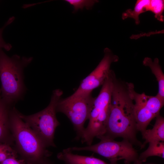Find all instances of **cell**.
Here are the masks:
<instances>
[{
  "instance_id": "cell-1",
  "label": "cell",
  "mask_w": 164,
  "mask_h": 164,
  "mask_svg": "<svg viewBox=\"0 0 164 164\" xmlns=\"http://www.w3.org/2000/svg\"><path fill=\"white\" fill-rule=\"evenodd\" d=\"M134 91L133 84L115 77L106 132L102 136L114 139L121 137L132 145L141 146L142 144L136 137L133 97Z\"/></svg>"
},
{
  "instance_id": "cell-2",
  "label": "cell",
  "mask_w": 164,
  "mask_h": 164,
  "mask_svg": "<svg viewBox=\"0 0 164 164\" xmlns=\"http://www.w3.org/2000/svg\"><path fill=\"white\" fill-rule=\"evenodd\" d=\"M14 106L10 114L14 147L25 164H45L51 153L33 130L23 121Z\"/></svg>"
},
{
  "instance_id": "cell-3",
  "label": "cell",
  "mask_w": 164,
  "mask_h": 164,
  "mask_svg": "<svg viewBox=\"0 0 164 164\" xmlns=\"http://www.w3.org/2000/svg\"><path fill=\"white\" fill-rule=\"evenodd\" d=\"M32 57L7 55L0 48V88L2 99L12 106L23 98L26 90L23 70L32 60Z\"/></svg>"
},
{
  "instance_id": "cell-4",
  "label": "cell",
  "mask_w": 164,
  "mask_h": 164,
  "mask_svg": "<svg viewBox=\"0 0 164 164\" xmlns=\"http://www.w3.org/2000/svg\"><path fill=\"white\" fill-rule=\"evenodd\" d=\"M116 75L111 70L102 85L98 96L95 97L89 114V123L81 138L82 143L91 145L95 137L104 135L111 107V94L114 79Z\"/></svg>"
},
{
  "instance_id": "cell-5",
  "label": "cell",
  "mask_w": 164,
  "mask_h": 164,
  "mask_svg": "<svg viewBox=\"0 0 164 164\" xmlns=\"http://www.w3.org/2000/svg\"><path fill=\"white\" fill-rule=\"evenodd\" d=\"M62 94L63 91L61 90H54L49 104L45 109L37 113L27 115L19 112L20 118L47 147L55 146L54 135L56 128L60 125L56 117V108Z\"/></svg>"
},
{
  "instance_id": "cell-6",
  "label": "cell",
  "mask_w": 164,
  "mask_h": 164,
  "mask_svg": "<svg viewBox=\"0 0 164 164\" xmlns=\"http://www.w3.org/2000/svg\"><path fill=\"white\" fill-rule=\"evenodd\" d=\"M98 143L84 147H73V151H88L98 154L107 159L111 164H117L118 160L123 159L125 164H140L138 154L129 142L123 139L118 142L104 136L97 137Z\"/></svg>"
},
{
  "instance_id": "cell-7",
  "label": "cell",
  "mask_w": 164,
  "mask_h": 164,
  "mask_svg": "<svg viewBox=\"0 0 164 164\" xmlns=\"http://www.w3.org/2000/svg\"><path fill=\"white\" fill-rule=\"evenodd\" d=\"M91 94L60 99L57 104L56 112L65 114L70 120L76 131L77 139L81 138L85 128L84 124L88 119L90 110L94 100Z\"/></svg>"
},
{
  "instance_id": "cell-8",
  "label": "cell",
  "mask_w": 164,
  "mask_h": 164,
  "mask_svg": "<svg viewBox=\"0 0 164 164\" xmlns=\"http://www.w3.org/2000/svg\"><path fill=\"white\" fill-rule=\"evenodd\" d=\"M104 56L96 68L81 82L76 91L71 95L77 96L91 94L92 91L102 85L111 71L110 66L117 62L118 57L106 48L104 50Z\"/></svg>"
},
{
  "instance_id": "cell-9",
  "label": "cell",
  "mask_w": 164,
  "mask_h": 164,
  "mask_svg": "<svg viewBox=\"0 0 164 164\" xmlns=\"http://www.w3.org/2000/svg\"><path fill=\"white\" fill-rule=\"evenodd\" d=\"M2 98L0 90V143H5L14 147L10 126V114L12 108Z\"/></svg>"
},
{
  "instance_id": "cell-10",
  "label": "cell",
  "mask_w": 164,
  "mask_h": 164,
  "mask_svg": "<svg viewBox=\"0 0 164 164\" xmlns=\"http://www.w3.org/2000/svg\"><path fill=\"white\" fill-rule=\"evenodd\" d=\"M135 90L133 93L134 110L136 129L141 133L144 132L150 122L155 118L145 105L136 96Z\"/></svg>"
},
{
  "instance_id": "cell-11",
  "label": "cell",
  "mask_w": 164,
  "mask_h": 164,
  "mask_svg": "<svg viewBox=\"0 0 164 164\" xmlns=\"http://www.w3.org/2000/svg\"><path fill=\"white\" fill-rule=\"evenodd\" d=\"M70 148L65 149L58 154L57 158L66 164H111L92 156H85L72 153Z\"/></svg>"
},
{
  "instance_id": "cell-12",
  "label": "cell",
  "mask_w": 164,
  "mask_h": 164,
  "mask_svg": "<svg viewBox=\"0 0 164 164\" xmlns=\"http://www.w3.org/2000/svg\"><path fill=\"white\" fill-rule=\"evenodd\" d=\"M156 118L153 128L146 129L142 133V138L145 141L141 145V149L150 142L164 141V118L159 114Z\"/></svg>"
},
{
  "instance_id": "cell-13",
  "label": "cell",
  "mask_w": 164,
  "mask_h": 164,
  "mask_svg": "<svg viewBox=\"0 0 164 164\" xmlns=\"http://www.w3.org/2000/svg\"><path fill=\"white\" fill-rule=\"evenodd\" d=\"M143 64L149 67L155 75L158 83V92L156 95L164 101V74L159 64V59L156 58L153 61L149 57H145L143 61Z\"/></svg>"
},
{
  "instance_id": "cell-14",
  "label": "cell",
  "mask_w": 164,
  "mask_h": 164,
  "mask_svg": "<svg viewBox=\"0 0 164 164\" xmlns=\"http://www.w3.org/2000/svg\"><path fill=\"white\" fill-rule=\"evenodd\" d=\"M135 94L137 97L144 103L155 117L159 114L160 111L163 106L164 101L156 95L149 96L144 93L139 94L136 92Z\"/></svg>"
},
{
  "instance_id": "cell-15",
  "label": "cell",
  "mask_w": 164,
  "mask_h": 164,
  "mask_svg": "<svg viewBox=\"0 0 164 164\" xmlns=\"http://www.w3.org/2000/svg\"><path fill=\"white\" fill-rule=\"evenodd\" d=\"M150 3V0H137L133 10L128 9L123 13L122 19H125L128 18H133L135 20L136 24H139L140 23V15L149 11Z\"/></svg>"
},
{
  "instance_id": "cell-16",
  "label": "cell",
  "mask_w": 164,
  "mask_h": 164,
  "mask_svg": "<svg viewBox=\"0 0 164 164\" xmlns=\"http://www.w3.org/2000/svg\"><path fill=\"white\" fill-rule=\"evenodd\" d=\"M148 148L139 155L138 160L140 164L146 161L150 156H157L164 157V143L163 142H152L149 143Z\"/></svg>"
},
{
  "instance_id": "cell-17",
  "label": "cell",
  "mask_w": 164,
  "mask_h": 164,
  "mask_svg": "<svg viewBox=\"0 0 164 164\" xmlns=\"http://www.w3.org/2000/svg\"><path fill=\"white\" fill-rule=\"evenodd\" d=\"M164 9V0H150L149 11L153 13L155 18L161 22L164 21V16L163 15Z\"/></svg>"
},
{
  "instance_id": "cell-18",
  "label": "cell",
  "mask_w": 164,
  "mask_h": 164,
  "mask_svg": "<svg viewBox=\"0 0 164 164\" xmlns=\"http://www.w3.org/2000/svg\"><path fill=\"white\" fill-rule=\"evenodd\" d=\"M64 1L73 6V13H75L79 9L82 10L84 7L87 9H91L94 4L98 2V1L95 0H65Z\"/></svg>"
},
{
  "instance_id": "cell-19",
  "label": "cell",
  "mask_w": 164,
  "mask_h": 164,
  "mask_svg": "<svg viewBox=\"0 0 164 164\" xmlns=\"http://www.w3.org/2000/svg\"><path fill=\"white\" fill-rule=\"evenodd\" d=\"M12 156H18L14 147L7 143H0V163Z\"/></svg>"
},
{
  "instance_id": "cell-20",
  "label": "cell",
  "mask_w": 164,
  "mask_h": 164,
  "mask_svg": "<svg viewBox=\"0 0 164 164\" xmlns=\"http://www.w3.org/2000/svg\"><path fill=\"white\" fill-rule=\"evenodd\" d=\"M14 19L13 17L10 18L5 24L4 26L2 28L0 29V48H4L7 51L10 50L12 46L10 44L6 43L4 41L2 37V33L4 28L13 21Z\"/></svg>"
},
{
  "instance_id": "cell-21",
  "label": "cell",
  "mask_w": 164,
  "mask_h": 164,
  "mask_svg": "<svg viewBox=\"0 0 164 164\" xmlns=\"http://www.w3.org/2000/svg\"><path fill=\"white\" fill-rule=\"evenodd\" d=\"M18 156L9 157L0 163V164H25L24 161L18 159Z\"/></svg>"
},
{
  "instance_id": "cell-22",
  "label": "cell",
  "mask_w": 164,
  "mask_h": 164,
  "mask_svg": "<svg viewBox=\"0 0 164 164\" xmlns=\"http://www.w3.org/2000/svg\"><path fill=\"white\" fill-rule=\"evenodd\" d=\"M45 164H52L50 162H49L48 160L45 163Z\"/></svg>"
}]
</instances>
